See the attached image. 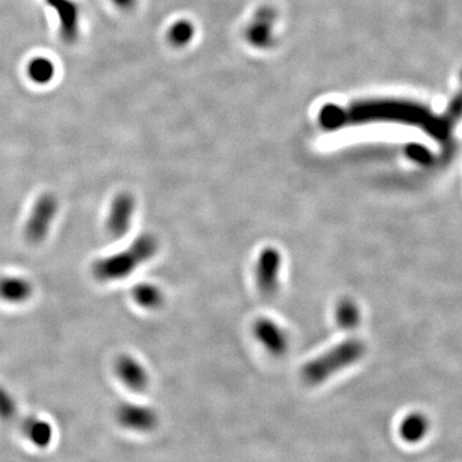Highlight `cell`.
I'll use <instances>...</instances> for the list:
<instances>
[{"instance_id": "obj_1", "label": "cell", "mask_w": 462, "mask_h": 462, "mask_svg": "<svg viewBox=\"0 0 462 462\" xmlns=\"http://www.w3.org/2000/svg\"><path fill=\"white\" fill-rule=\"evenodd\" d=\"M159 249V240L153 235H140L123 251L96 260L91 266L92 275L101 283L123 281L151 261Z\"/></svg>"}, {"instance_id": "obj_2", "label": "cell", "mask_w": 462, "mask_h": 462, "mask_svg": "<svg viewBox=\"0 0 462 462\" xmlns=\"http://www.w3.org/2000/svg\"><path fill=\"white\" fill-rule=\"evenodd\" d=\"M366 346L358 338H349L333 346L329 351L304 365L302 378L310 385H317L356 364L364 356Z\"/></svg>"}, {"instance_id": "obj_3", "label": "cell", "mask_w": 462, "mask_h": 462, "mask_svg": "<svg viewBox=\"0 0 462 462\" xmlns=\"http://www.w3.org/2000/svg\"><path fill=\"white\" fill-rule=\"evenodd\" d=\"M0 419L18 427L33 444L47 447L52 440V428L47 422L27 417L4 388H0Z\"/></svg>"}, {"instance_id": "obj_4", "label": "cell", "mask_w": 462, "mask_h": 462, "mask_svg": "<svg viewBox=\"0 0 462 462\" xmlns=\"http://www.w3.org/2000/svg\"><path fill=\"white\" fill-rule=\"evenodd\" d=\"M278 12L269 4L259 6L245 26L243 37L251 47L258 50H269L275 43V28Z\"/></svg>"}, {"instance_id": "obj_5", "label": "cell", "mask_w": 462, "mask_h": 462, "mask_svg": "<svg viewBox=\"0 0 462 462\" xmlns=\"http://www.w3.org/2000/svg\"><path fill=\"white\" fill-rule=\"evenodd\" d=\"M283 256L276 247H266L258 255L255 266L256 285L264 297L276 295L281 285Z\"/></svg>"}, {"instance_id": "obj_6", "label": "cell", "mask_w": 462, "mask_h": 462, "mask_svg": "<svg viewBox=\"0 0 462 462\" xmlns=\"http://www.w3.org/2000/svg\"><path fill=\"white\" fill-rule=\"evenodd\" d=\"M58 211V201L52 194H44L31 210L25 227V236L33 244H39L47 237L52 222Z\"/></svg>"}, {"instance_id": "obj_7", "label": "cell", "mask_w": 462, "mask_h": 462, "mask_svg": "<svg viewBox=\"0 0 462 462\" xmlns=\"http://www.w3.org/2000/svg\"><path fill=\"white\" fill-rule=\"evenodd\" d=\"M115 417L121 427L138 434L153 432L159 423L155 409L137 402L120 403L116 409Z\"/></svg>"}, {"instance_id": "obj_8", "label": "cell", "mask_w": 462, "mask_h": 462, "mask_svg": "<svg viewBox=\"0 0 462 462\" xmlns=\"http://www.w3.org/2000/svg\"><path fill=\"white\" fill-rule=\"evenodd\" d=\"M136 211L135 197L129 192L116 195L107 215V231L113 238H123L131 230Z\"/></svg>"}, {"instance_id": "obj_9", "label": "cell", "mask_w": 462, "mask_h": 462, "mask_svg": "<svg viewBox=\"0 0 462 462\" xmlns=\"http://www.w3.org/2000/svg\"><path fill=\"white\" fill-rule=\"evenodd\" d=\"M256 340L271 356L281 358L289 349V337L285 329L270 318H259L253 325Z\"/></svg>"}, {"instance_id": "obj_10", "label": "cell", "mask_w": 462, "mask_h": 462, "mask_svg": "<svg viewBox=\"0 0 462 462\" xmlns=\"http://www.w3.org/2000/svg\"><path fill=\"white\" fill-rule=\"evenodd\" d=\"M116 373L121 383L132 392H145L150 384V375L144 364L134 356L123 354L115 365Z\"/></svg>"}, {"instance_id": "obj_11", "label": "cell", "mask_w": 462, "mask_h": 462, "mask_svg": "<svg viewBox=\"0 0 462 462\" xmlns=\"http://www.w3.org/2000/svg\"><path fill=\"white\" fill-rule=\"evenodd\" d=\"M55 10L60 20V33L62 41L73 44L79 37V8L73 0H45Z\"/></svg>"}, {"instance_id": "obj_12", "label": "cell", "mask_w": 462, "mask_h": 462, "mask_svg": "<svg viewBox=\"0 0 462 462\" xmlns=\"http://www.w3.org/2000/svg\"><path fill=\"white\" fill-rule=\"evenodd\" d=\"M30 281L23 277L5 276L0 278V299L9 303H23L33 295Z\"/></svg>"}, {"instance_id": "obj_13", "label": "cell", "mask_w": 462, "mask_h": 462, "mask_svg": "<svg viewBox=\"0 0 462 462\" xmlns=\"http://www.w3.org/2000/svg\"><path fill=\"white\" fill-rule=\"evenodd\" d=\"M132 298L138 306L148 310L162 308L165 301V295L161 288L157 283L149 281H142L134 286Z\"/></svg>"}, {"instance_id": "obj_14", "label": "cell", "mask_w": 462, "mask_h": 462, "mask_svg": "<svg viewBox=\"0 0 462 462\" xmlns=\"http://www.w3.org/2000/svg\"><path fill=\"white\" fill-rule=\"evenodd\" d=\"M429 430V421L422 413L415 412L407 415L399 426V434L403 440L417 443L423 440Z\"/></svg>"}, {"instance_id": "obj_15", "label": "cell", "mask_w": 462, "mask_h": 462, "mask_svg": "<svg viewBox=\"0 0 462 462\" xmlns=\"http://www.w3.org/2000/svg\"><path fill=\"white\" fill-rule=\"evenodd\" d=\"M196 37V26L190 18H179L168 27L166 38L175 48L188 47Z\"/></svg>"}, {"instance_id": "obj_16", "label": "cell", "mask_w": 462, "mask_h": 462, "mask_svg": "<svg viewBox=\"0 0 462 462\" xmlns=\"http://www.w3.org/2000/svg\"><path fill=\"white\" fill-rule=\"evenodd\" d=\"M29 79L39 85H46L54 79L56 67L47 57H35L27 67Z\"/></svg>"}, {"instance_id": "obj_17", "label": "cell", "mask_w": 462, "mask_h": 462, "mask_svg": "<svg viewBox=\"0 0 462 462\" xmlns=\"http://www.w3.org/2000/svg\"><path fill=\"white\" fill-rule=\"evenodd\" d=\"M336 321L344 329H354L361 322V310L352 300L344 299L336 308Z\"/></svg>"}, {"instance_id": "obj_18", "label": "cell", "mask_w": 462, "mask_h": 462, "mask_svg": "<svg viewBox=\"0 0 462 462\" xmlns=\"http://www.w3.org/2000/svg\"><path fill=\"white\" fill-rule=\"evenodd\" d=\"M113 7L121 12H131L137 6L138 0H109Z\"/></svg>"}]
</instances>
